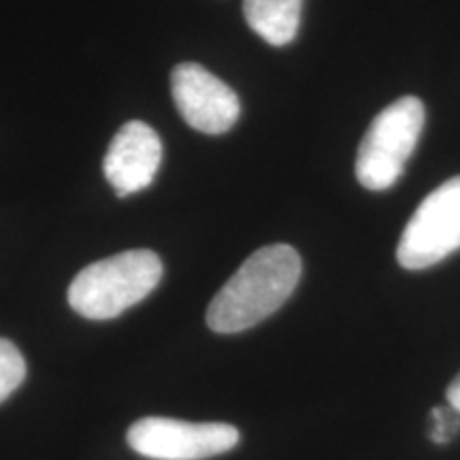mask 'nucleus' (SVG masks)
Here are the masks:
<instances>
[{"instance_id":"obj_1","label":"nucleus","mask_w":460,"mask_h":460,"mask_svg":"<svg viewBox=\"0 0 460 460\" xmlns=\"http://www.w3.org/2000/svg\"><path fill=\"white\" fill-rule=\"evenodd\" d=\"M301 271V256L295 247L284 243L261 247L214 296L207 309V324L222 335L252 329L290 298Z\"/></svg>"},{"instance_id":"obj_2","label":"nucleus","mask_w":460,"mask_h":460,"mask_svg":"<svg viewBox=\"0 0 460 460\" xmlns=\"http://www.w3.org/2000/svg\"><path fill=\"white\" fill-rule=\"evenodd\" d=\"M160 279L158 254L128 250L82 269L68 288V305L88 320H111L152 295Z\"/></svg>"},{"instance_id":"obj_3","label":"nucleus","mask_w":460,"mask_h":460,"mask_svg":"<svg viewBox=\"0 0 460 460\" xmlns=\"http://www.w3.org/2000/svg\"><path fill=\"white\" fill-rule=\"evenodd\" d=\"M424 105L402 96L373 119L356 156V177L367 190H388L399 181L424 128Z\"/></svg>"},{"instance_id":"obj_4","label":"nucleus","mask_w":460,"mask_h":460,"mask_svg":"<svg viewBox=\"0 0 460 460\" xmlns=\"http://www.w3.org/2000/svg\"><path fill=\"white\" fill-rule=\"evenodd\" d=\"M460 250V175L433 190L407 222L396 247L402 269L420 271Z\"/></svg>"},{"instance_id":"obj_5","label":"nucleus","mask_w":460,"mask_h":460,"mask_svg":"<svg viewBox=\"0 0 460 460\" xmlns=\"http://www.w3.org/2000/svg\"><path fill=\"white\" fill-rule=\"evenodd\" d=\"M128 446L152 460H205L237 447L239 430L226 422L143 418L128 429Z\"/></svg>"},{"instance_id":"obj_6","label":"nucleus","mask_w":460,"mask_h":460,"mask_svg":"<svg viewBox=\"0 0 460 460\" xmlns=\"http://www.w3.org/2000/svg\"><path fill=\"white\" fill-rule=\"evenodd\" d=\"M171 92L186 124L205 135H224L237 124L239 96L197 62H181L171 73Z\"/></svg>"},{"instance_id":"obj_7","label":"nucleus","mask_w":460,"mask_h":460,"mask_svg":"<svg viewBox=\"0 0 460 460\" xmlns=\"http://www.w3.org/2000/svg\"><path fill=\"white\" fill-rule=\"evenodd\" d=\"M160 160L163 143L156 130L135 119L115 132L102 160V171L115 194L124 199L152 186Z\"/></svg>"},{"instance_id":"obj_8","label":"nucleus","mask_w":460,"mask_h":460,"mask_svg":"<svg viewBox=\"0 0 460 460\" xmlns=\"http://www.w3.org/2000/svg\"><path fill=\"white\" fill-rule=\"evenodd\" d=\"M303 0H245L247 26L269 45L281 48L295 41L301 26Z\"/></svg>"},{"instance_id":"obj_9","label":"nucleus","mask_w":460,"mask_h":460,"mask_svg":"<svg viewBox=\"0 0 460 460\" xmlns=\"http://www.w3.org/2000/svg\"><path fill=\"white\" fill-rule=\"evenodd\" d=\"M26 377V360L9 339L0 337V402H4Z\"/></svg>"},{"instance_id":"obj_10","label":"nucleus","mask_w":460,"mask_h":460,"mask_svg":"<svg viewBox=\"0 0 460 460\" xmlns=\"http://www.w3.org/2000/svg\"><path fill=\"white\" fill-rule=\"evenodd\" d=\"M433 430H430V439L435 444H447L452 439V435L458 430V420L444 410H433Z\"/></svg>"},{"instance_id":"obj_11","label":"nucleus","mask_w":460,"mask_h":460,"mask_svg":"<svg viewBox=\"0 0 460 460\" xmlns=\"http://www.w3.org/2000/svg\"><path fill=\"white\" fill-rule=\"evenodd\" d=\"M447 402H450V407L456 413H460V373L456 376V379L450 384V388H447Z\"/></svg>"}]
</instances>
